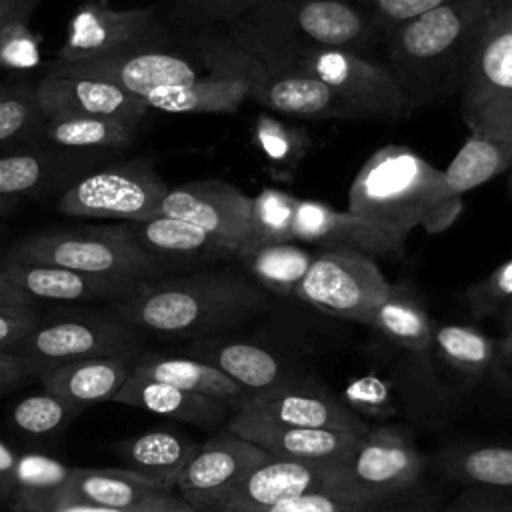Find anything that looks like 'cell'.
Returning <instances> with one entry per match:
<instances>
[{
  "label": "cell",
  "instance_id": "36",
  "mask_svg": "<svg viewBox=\"0 0 512 512\" xmlns=\"http://www.w3.org/2000/svg\"><path fill=\"white\" fill-rule=\"evenodd\" d=\"M364 326H370L400 348L418 354L430 352L434 320L408 286L392 284L388 296L372 310Z\"/></svg>",
  "mask_w": 512,
  "mask_h": 512
},
{
  "label": "cell",
  "instance_id": "26",
  "mask_svg": "<svg viewBox=\"0 0 512 512\" xmlns=\"http://www.w3.org/2000/svg\"><path fill=\"white\" fill-rule=\"evenodd\" d=\"M254 102L280 114L316 120H364L332 88L302 72H270L258 84Z\"/></svg>",
  "mask_w": 512,
  "mask_h": 512
},
{
  "label": "cell",
  "instance_id": "10",
  "mask_svg": "<svg viewBox=\"0 0 512 512\" xmlns=\"http://www.w3.org/2000/svg\"><path fill=\"white\" fill-rule=\"evenodd\" d=\"M390 288L392 282L382 274L376 258L350 250H316L294 300L322 314L366 324Z\"/></svg>",
  "mask_w": 512,
  "mask_h": 512
},
{
  "label": "cell",
  "instance_id": "52",
  "mask_svg": "<svg viewBox=\"0 0 512 512\" xmlns=\"http://www.w3.org/2000/svg\"><path fill=\"white\" fill-rule=\"evenodd\" d=\"M40 2L42 0H0V30L14 22L30 20Z\"/></svg>",
  "mask_w": 512,
  "mask_h": 512
},
{
  "label": "cell",
  "instance_id": "51",
  "mask_svg": "<svg viewBox=\"0 0 512 512\" xmlns=\"http://www.w3.org/2000/svg\"><path fill=\"white\" fill-rule=\"evenodd\" d=\"M40 368L14 352H0V396L18 388L24 380L38 376Z\"/></svg>",
  "mask_w": 512,
  "mask_h": 512
},
{
  "label": "cell",
  "instance_id": "20",
  "mask_svg": "<svg viewBox=\"0 0 512 512\" xmlns=\"http://www.w3.org/2000/svg\"><path fill=\"white\" fill-rule=\"evenodd\" d=\"M224 428L264 448L276 458L316 464H348L360 438L364 436L328 428L278 424L236 410H232Z\"/></svg>",
  "mask_w": 512,
  "mask_h": 512
},
{
  "label": "cell",
  "instance_id": "6",
  "mask_svg": "<svg viewBox=\"0 0 512 512\" xmlns=\"http://www.w3.org/2000/svg\"><path fill=\"white\" fill-rule=\"evenodd\" d=\"M138 332L112 308L54 310L46 316L40 314L36 326L12 352L28 358L40 370L84 358H136L144 350Z\"/></svg>",
  "mask_w": 512,
  "mask_h": 512
},
{
  "label": "cell",
  "instance_id": "55",
  "mask_svg": "<svg viewBox=\"0 0 512 512\" xmlns=\"http://www.w3.org/2000/svg\"><path fill=\"white\" fill-rule=\"evenodd\" d=\"M496 354H498V364H504L506 368L512 370V330H506V334L496 340Z\"/></svg>",
  "mask_w": 512,
  "mask_h": 512
},
{
  "label": "cell",
  "instance_id": "44",
  "mask_svg": "<svg viewBox=\"0 0 512 512\" xmlns=\"http://www.w3.org/2000/svg\"><path fill=\"white\" fill-rule=\"evenodd\" d=\"M342 402L360 418H390L396 414L392 384L374 374L352 378L344 388Z\"/></svg>",
  "mask_w": 512,
  "mask_h": 512
},
{
  "label": "cell",
  "instance_id": "23",
  "mask_svg": "<svg viewBox=\"0 0 512 512\" xmlns=\"http://www.w3.org/2000/svg\"><path fill=\"white\" fill-rule=\"evenodd\" d=\"M136 242L172 274L210 268L222 260H234L236 248L206 230L170 216H152L126 222Z\"/></svg>",
  "mask_w": 512,
  "mask_h": 512
},
{
  "label": "cell",
  "instance_id": "15",
  "mask_svg": "<svg viewBox=\"0 0 512 512\" xmlns=\"http://www.w3.org/2000/svg\"><path fill=\"white\" fill-rule=\"evenodd\" d=\"M108 158L62 150L40 140L0 152V196L30 200L64 194L78 178L100 168Z\"/></svg>",
  "mask_w": 512,
  "mask_h": 512
},
{
  "label": "cell",
  "instance_id": "3",
  "mask_svg": "<svg viewBox=\"0 0 512 512\" xmlns=\"http://www.w3.org/2000/svg\"><path fill=\"white\" fill-rule=\"evenodd\" d=\"M218 34L270 72H290L310 50L340 48L372 56L382 44L356 0H276Z\"/></svg>",
  "mask_w": 512,
  "mask_h": 512
},
{
  "label": "cell",
  "instance_id": "39",
  "mask_svg": "<svg viewBox=\"0 0 512 512\" xmlns=\"http://www.w3.org/2000/svg\"><path fill=\"white\" fill-rule=\"evenodd\" d=\"M272 2L276 0H162L156 10L168 26H176L186 34L222 32L238 18Z\"/></svg>",
  "mask_w": 512,
  "mask_h": 512
},
{
  "label": "cell",
  "instance_id": "34",
  "mask_svg": "<svg viewBox=\"0 0 512 512\" xmlns=\"http://www.w3.org/2000/svg\"><path fill=\"white\" fill-rule=\"evenodd\" d=\"M246 100H252L250 82L222 74H206L190 84L158 88L144 96L150 108L176 114L236 112Z\"/></svg>",
  "mask_w": 512,
  "mask_h": 512
},
{
  "label": "cell",
  "instance_id": "56",
  "mask_svg": "<svg viewBox=\"0 0 512 512\" xmlns=\"http://www.w3.org/2000/svg\"><path fill=\"white\" fill-rule=\"evenodd\" d=\"M22 200H16V198H6V196H0V216H6L8 212L16 210L20 206Z\"/></svg>",
  "mask_w": 512,
  "mask_h": 512
},
{
  "label": "cell",
  "instance_id": "32",
  "mask_svg": "<svg viewBox=\"0 0 512 512\" xmlns=\"http://www.w3.org/2000/svg\"><path fill=\"white\" fill-rule=\"evenodd\" d=\"M316 250H308L300 242H278L240 246L234 260L242 272L270 296L294 298L298 284L310 268Z\"/></svg>",
  "mask_w": 512,
  "mask_h": 512
},
{
  "label": "cell",
  "instance_id": "9",
  "mask_svg": "<svg viewBox=\"0 0 512 512\" xmlns=\"http://www.w3.org/2000/svg\"><path fill=\"white\" fill-rule=\"evenodd\" d=\"M170 44V26L156 8H118L110 0H88L70 18L64 44L52 62L76 64Z\"/></svg>",
  "mask_w": 512,
  "mask_h": 512
},
{
  "label": "cell",
  "instance_id": "45",
  "mask_svg": "<svg viewBox=\"0 0 512 512\" xmlns=\"http://www.w3.org/2000/svg\"><path fill=\"white\" fill-rule=\"evenodd\" d=\"M464 300L476 318L506 310L512 304V258L498 264L480 282L468 286Z\"/></svg>",
  "mask_w": 512,
  "mask_h": 512
},
{
  "label": "cell",
  "instance_id": "18",
  "mask_svg": "<svg viewBox=\"0 0 512 512\" xmlns=\"http://www.w3.org/2000/svg\"><path fill=\"white\" fill-rule=\"evenodd\" d=\"M160 214L190 222L238 250L248 230L250 196L224 180H194L170 188Z\"/></svg>",
  "mask_w": 512,
  "mask_h": 512
},
{
  "label": "cell",
  "instance_id": "33",
  "mask_svg": "<svg viewBox=\"0 0 512 512\" xmlns=\"http://www.w3.org/2000/svg\"><path fill=\"white\" fill-rule=\"evenodd\" d=\"M512 166V142L470 132L462 148L442 170L440 202L460 200L464 192L482 186Z\"/></svg>",
  "mask_w": 512,
  "mask_h": 512
},
{
  "label": "cell",
  "instance_id": "21",
  "mask_svg": "<svg viewBox=\"0 0 512 512\" xmlns=\"http://www.w3.org/2000/svg\"><path fill=\"white\" fill-rule=\"evenodd\" d=\"M184 352L224 372L246 394L270 390L302 374L280 350L236 334L190 340Z\"/></svg>",
  "mask_w": 512,
  "mask_h": 512
},
{
  "label": "cell",
  "instance_id": "17",
  "mask_svg": "<svg viewBox=\"0 0 512 512\" xmlns=\"http://www.w3.org/2000/svg\"><path fill=\"white\" fill-rule=\"evenodd\" d=\"M424 466L410 434L396 426H376L360 438L346 472L360 490L400 498L420 482Z\"/></svg>",
  "mask_w": 512,
  "mask_h": 512
},
{
  "label": "cell",
  "instance_id": "25",
  "mask_svg": "<svg viewBox=\"0 0 512 512\" xmlns=\"http://www.w3.org/2000/svg\"><path fill=\"white\" fill-rule=\"evenodd\" d=\"M136 358L100 356L54 364L38 372L42 388L64 402L86 410L88 406L112 400L132 376Z\"/></svg>",
  "mask_w": 512,
  "mask_h": 512
},
{
  "label": "cell",
  "instance_id": "27",
  "mask_svg": "<svg viewBox=\"0 0 512 512\" xmlns=\"http://www.w3.org/2000/svg\"><path fill=\"white\" fill-rule=\"evenodd\" d=\"M112 402L134 406L156 416L174 418L198 428H216L226 424L232 414V406L218 398L136 376L128 378Z\"/></svg>",
  "mask_w": 512,
  "mask_h": 512
},
{
  "label": "cell",
  "instance_id": "40",
  "mask_svg": "<svg viewBox=\"0 0 512 512\" xmlns=\"http://www.w3.org/2000/svg\"><path fill=\"white\" fill-rule=\"evenodd\" d=\"M296 204V196L278 188H262L256 196H250L248 230L240 246L292 242Z\"/></svg>",
  "mask_w": 512,
  "mask_h": 512
},
{
  "label": "cell",
  "instance_id": "43",
  "mask_svg": "<svg viewBox=\"0 0 512 512\" xmlns=\"http://www.w3.org/2000/svg\"><path fill=\"white\" fill-rule=\"evenodd\" d=\"M80 414L82 410L44 390L22 398L12 408V422L26 434L46 436L68 426Z\"/></svg>",
  "mask_w": 512,
  "mask_h": 512
},
{
  "label": "cell",
  "instance_id": "22",
  "mask_svg": "<svg viewBox=\"0 0 512 512\" xmlns=\"http://www.w3.org/2000/svg\"><path fill=\"white\" fill-rule=\"evenodd\" d=\"M42 116L80 114L142 126L150 106L114 84L46 72L34 86Z\"/></svg>",
  "mask_w": 512,
  "mask_h": 512
},
{
  "label": "cell",
  "instance_id": "41",
  "mask_svg": "<svg viewBox=\"0 0 512 512\" xmlns=\"http://www.w3.org/2000/svg\"><path fill=\"white\" fill-rule=\"evenodd\" d=\"M396 500L360 488H326L288 498L258 512H392Z\"/></svg>",
  "mask_w": 512,
  "mask_h": 512
},
{
  "label": "cell",
  "instance_id": "14",
  "mask_svg": "<svg viewBox=\"0 0 512 512\" xmlns=\"http://www.w3.org/2000/svg\"><path fill=\"white\" fill-rule=\"evenodd\" d=\"M326 488H356L346 464H316L270 456L254 466L216 512H258L288 498Z\"/></svg>",
  "mask_w": 512,
  "mask_h": 512
},
{
  "label": "cell",
  "instance_id": "12",
  "mask_svg": "<svg viewBox=\"0 0 512 512\" xmlns=\"http://www.w3.org/2000/svg\"><path fill=\"white\" fill-rule=\"evenodd\" d=\"M270 456L264 448L224 428L198 444L174 488L194 510L216 512L236 484Z\"/></svg>",
  "mask_w": 512,
  "mask_h": 512
},
{
  "label": "cell",
  "instance_id": "58",
  "mask_svg": "<svg viewBox=\"0 0 512 512\" xmlns=\"http://www.w3.org/2000/svg\"><path fill=\"white\" fill-rule=\"evenodd\" d=\"M16 86H18V84H4V82H0V98L6 96V94H10L12 90H16Z\"/></svg>",
  "mask_w": 512,
  "mask_h": 512
},
{
  "label": "cell",
  "instance_id": "28",
  "mask_svg": "<svg viewBox=\"0 0 512 512\" xmlns=\"http://www.w3.org/2000/svg\"><path fill=\"white\" fill-rule=\"evenodd\" d=\"M132 376L164 382L188 392L204 394L218 398L226 404L234 406L244 398V388L238 386L224 372L214 368L212 364L198 360L194 356H178V354H162V352H140L134 360Z\"/></svg>",
  "mask_w": 512,
  "mask_h": 512
},
{
  "label": "cell",
  "instance_id": "48",
  "mask_svg": "<svg viewBox=\"0 0 512 512\" xmlns=\"http://www.w3.org/2000/svg\"><path fill=\"white\" fill-rule=\"evenodd\" d=\"M54 512H198L190 504H186L180 496L172 492H156L136 504L122 508H106V506H90V504H64Z\"/></svg>",
  "mask_w": 512,
  "mask_h": 512
},
{
  "label": "cell",
  "instance_id": "49",
  "mask_svg": "<svg viewBox=\"0 0 512 512\" xmlns=\"http://www.w3.org/2000/svg\"><path fill=\"white\" fill-rule=\"evenodd\" d=\"M38 318L34 306L0 308V352H12L36 326Z\"/></svg>",
  "mask_w": 512,
  "mask_h": 512
},
{
  "label": "cell",
  "instance_id": "46",
  "mask_svg": "<svg viewBox=\"0 0 512 512\" xmlns=\"http://www.w3.org/2000/svg\"><path fill=\"white\" fill-rule=\"evenodd\" d=\"M454 0H356L380 40L400 24Z\"/></svg>",
  "mask_w": 512,
  "mask_h": 512
},
{
  "label": "cell",
  "instance_id": "7",
  "mask_svg": "<svg viewBox=\"0 0 512 512\" xmlns=\"http://www.w3.org/2000/svg\"><path fill=\"white\" fill-rule=\"evenodd\" d=\"M460 94L470 132L512 142V0H504L490 18Z\"/></svg>",
  "mask_w": 512,
  "mask_h": 512
},
{
  "label": "cell",
  "instance_id": "4",
  "mask_svg": "<svg viewBox=\"0 0 512 512\" xmlns=\"http://www.w3.org/2000/svg\"><path fill=\"white\" fill-rule=\"evenodd\" d=\"M442 170L408 146L378 148L348 188L352 214L406 240L442 204Z\"/></svg>",
  "mask_w": 512,
  "mask_h": 512
},
{
  "label": "cell",
  "instance_id": "5",
  "mask_svg": "<svg viewBox=\"0 0 512 512\" xmlns=\"http://www.w3.org/2000/svg\"><path fill=\"white\" fill-rule=\"evenodd\" d=\"M2 258L130 282L172 274L136 242L126 222L36 230L18 238Z\"/></svg>",
  "mask_w": 512,
  "mask_h": 512
},
{
  "label": "cell",
  "instance_id": "8",
  "mask_svg": "<svg viewBox=\"0 0 512 512\" xmlns=\"http://www.w3.org/2000/svg\"><path fill=\"white\" fill-rule=\"evenodd\" d=\"M168 184L146 158L96 168L58 196L64 216L136 222L160 214Z\"/></svg>",
  "mask_w": 512,
  "mask_h": 512
},
{
  "label": "cell",
  "instance_id": "54",
  "mask_svg": "<svg viewBox=\"0 0 512 512\" xmlns=\"http://www.w3.org/2000/svg\"><path fill=\"white\" fill-rule=\"evenodd\" d=\"M12 306H34V300L28 294H24L18 286H14L0 270V308Z\"/></svg>",
  "mask_w": 512,
  "mask_h": 512
},
{
  "label": "cell",
  "instance_id": "19",
  "mask_svg": "<svg viewBox=\"0 0 512 512\" xmlns=\"http://www.w3.org/2000/svg\"><path fill=\"white\" fill-rule=\"evenodd\" d=\"M292 238L314 250H350L370 258L400 254L404 248V238L378 228L350 210H336L310 198H298Z\"/></svg>",
  "mask_w": 512,
  "mask_h": 512
},
{
  "label": "cell",
  "instance_id": "30",
  "mask_svg": "<svg viewBox=\"0 0 512 512\" xmlns=\"http://www.w3.org/2000/svg\"><path fill=\"white\" fill-rule=\"evenodd\" d=\"M196 448L194 440L172 430H148L114 444L128 470L154 482L164 492H172Z\"/></svg>",
  "mask_w": 512,
  "mask_h": 512
},
{
  "label": "cell",
  "instance_id": "42",
  "mask_svg": "<svg viewBox=\"0 0 512 512\" xmlns=\"http://www.w3.org/2000/svg\"><path fill=\"white\" fill-rule=\"evenodd\" d=\"M42 124V110L34 86L18 84L0 98V152L36 140Z\"/></svg>",
  "mask_w": 512,
  "mask_h": 512
},
{
  "label": "cell",
  "instance_id": "38",
  "mask_svg": "<svg viewBox=\"0 0 512 512\" xmlns=\"http://www.w3.org/2000/svg\"><path fill=\"white\" fill-rule=\"evenodd\" d=\"M430 350L452 370L468 378L484 376L498 364L496 340L472 324L434 322Z\"/></svg>",
  "mask_w": 512,
  "mask_h": 512
},
{
  "label": "cell",
  "instance_id": "35",
  "mask_svg": "<svg viewBox=\"0 0 512 512\" xmlns=\"http://www.w3.org/2000/svg\"><path fill=\"white\" fill-rule=\"evenodd\" d=\"M72 466L44 454H22L14 466L10 504L14 512H54L66 502Z\"/></svg>",
  "mask_w": 512,
  "mask_h": 512
},
{
  "label": "cell",
  "instance_id": "24",
  "mask_svg": "<svg viewBox=\"0 0 512 512\" xmlns=\"http://www.w3.org/2000/svg\"><path fill=\"white\" fill-rule=\"evenodd\" d=\"M0 270L24 294L36 300L52 302H116L124 298L138 282L102 278L52 264L16 262L0 258Z\"/></svg>",
  "mask_w": 512,
  "mask_h": 512
},
{
  "label": "cell",
  "instance_id": "47",
  "mask_svg": "<svg viewBox=\"0 0 512 512\" xmlns=\"http://www.w3.org/2000/svg\"><path fill=\"white\" fill-rule=\"evenodd\" d=\"M38 62V38L28 20L14 22L0 30V70H24Z\"/></svg>",
  "mask_w": 512,
  "mask_h": 512
},
{
  "label": "cell",
  "instance_id": "57",
  "mask_svg": "<svg viewBox=\"0 0 512 512\" xmlns=\"http://www.w3.org/2000/svg\"><path fill=\"white\" fill-rule=\"evenodd\" d=\"M504 328L512 330V304L504 310Z\"/></svg>",
  "mask_w": 512,
  "mask_h": 512
},
{
  "label": "cell",
  "instance_id": "53",
  "mask_svg": "<svg viewBox=\"0 0 512 512\" xmlns=\"http://www.w3.org/2000/svg\"><path fill=\"white\" fill-rule=\"evenodd\" d=\"M18 454L0 440V506L10 500L12 494V478Z\"/></svg>",
  "mask_w": 512,
  "mask_h": 512
},
{
  "label": "cell",
  "instance_id": "59",
  "mask_svg": "<svg viewBox=\"0 0 512 512\" xmlns=\"http://www.w3.org/2000/svg\"><path fill=\"white\" fill-rule=\"evenodd\" d=\"M392 512H408V510H392Z\"/></svg>",
  "mask_w": 512,
  "mask_h": 512
},
{
  "label": "cell",
  "instance_id": "1",
  "mask_svg": "<svg viewBox=\"0 0 512 512\" xmlns=\"http://www.w3.org/2000/svg\"><path fill=\"white\" fill-rule=\"evenodd\" d=\"M110 308L136 330L190 342L246 328L272 308V296L244 272L200 268L140 280Z\"/></svg>",
  "mask_w": 512,
  "mask_h": 512
},
{
  "label": "cell",
  "instance_id": "11",
  "mask_svg": "<svg viewBox=\"0 0 512 512\" xmlns=\"http://www.w3.org/2000/svg\"><path fill=\"white\" fill-rule=\"evenodd\" d=\"M290 72L318 78L364 120H398L412 114L398 82L376 56L340 48H320L302 54Z\"/></svg>",
  "mask_w": 512,
  "mask_h": 512
},
{
  "label": "cell",
  "instance_id": "37",
  "mask_svg": "<svg viewBox=\"0 0 512 512\" xmlns=\"http://www.w3.org/2000/svg\"><path fill=\"white\" fill-rule=\"evenodd\" d=\"M160 490L154 482L128 468L72 466L64 504H90L122 508L136 504Z\"/></svg>",
  "mask_w": 512,
  "mask_h": 512
},
{
  "label": "cell",
  "instance_id": "29",
  "mask_svg": "<svg viewBox=\"0 0 512 512\" xmlns=\"http://www.w3.org/2000/svg\"><path fill=\"white\" fill-rule=\"evenodd\" d=\"M140 126L126 124L114 118L56 114L42 116L36 140L82 154H118L134 144Z\"/></svg>",
  "mask_w": 512,
  "mask_h": 512
},
{
  "label": "cell",
  "instance_id": "50",
  "mask_svg": "<svg viewBox=\"0 0 512 512\" xmlns=\"http://www.w3.org/2000/svg\"><path fill=\"white\" fill-rule=\"evenodd\" d=\"M442 512H512V498L484 488H464Z\"/></svg>",
  "mask_w": 512,
  "mask_h": 512
},
{
  "label": "cell",
  "instance_id": "13",
  "mask_svg": "<svg viewBox=\"0 0 512 512\" xmlns=\"http://www.w3.org/2000/svg\"><path fill=\"white\" fill-rule=\"evenodd\" d=\"M256 418L302 428H328L350 434H366L364 418L354 414L342 398L334 396L322 382L300 374L264 392L244 394L234 406Z\"/></svg>",
  "mask_w": 512,
  "mask_h": 512
},
{
  "label": "cell",
  "instance_id": "31",
  "mask_svg": "<svg viewBox=\"0 0 512 512\" xmlns=\"http://www.w3.org/2000/svg\"><path fill=\"white\" fill-rule=\"evenodd\" d=\"M436 466L454 484L512 498V444H454L436 454Z\"/></svg>",
  "mask_w": 512,
  "mask_h": 512
},
{
  "label": "cell",
  "instance_id": "16",
  "mask_svg": "<svg viewBox=\"0 0 512 512\" xmlns=\"http://www.w3.org/2000/svg\"><path fill=\"white\" fill-rule=\"evenodd\" d=\"M202 70L204 68L196 58L190 60L186 54L156 48L124 52L76 64L50 62L46 72L108 82L144 98L158 88L190 84L202 76Z\"/></svg>",
  "mask_w": 512,
  "mask_h": 512
},
{
  "label": "cell",
  "instance_id": "2",
  "mask_svg": "<svg viewBox=\"0 0 512 512\" xmlns=\"http://www.w3.org/2000/svg\"><path fill=\"white\" fill-rule=\"evenodd\" d=\"M504 0H454L382 38L380 62L412 110L448 100L462 88L472 54Z\"/></svg>",
  "mask_w": 512,
  "mask_h": 512
}]
</instances>
